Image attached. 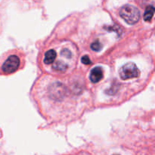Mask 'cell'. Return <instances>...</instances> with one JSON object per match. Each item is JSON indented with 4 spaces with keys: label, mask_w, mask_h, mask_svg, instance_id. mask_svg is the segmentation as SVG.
Returning a JSON list of instances; mask_svg holds the SVG:
<instances>
[{
    "label": "cell",
    "mask_w": 155,
    "mask_h": 155,
    "mask_svg": "<svg viewBox=\"0 0 155 155\" xmlns=\"http://www.w3.org/2000/svg\"><path fill=\"white\" fill-rule=\"evenodd\" d=\"M114 155H119V154H114Z\"/></svg>",
    "instance_id": "obj_11"
},
{
    "label": "cell",
    "mask_w": 155,
    "mask_h": 155,
    "mask_svg": "<svg viewBox=\"0 0 155 155\" xmlns=\"http://www.w3.org/2000/svg\"><path fill=\"white\" fill-rule=\"evenodd\" d=\"M91 48L95 51H100L102 48V45L99 40H96L91 44Z\"/></svg>",
    "instance_id": "obj_8"
},
{
    "label": "cell",
    "mask_w": 155,
    "mask_h": 155,
    "mask_svg": "<svg viewBox=\"0 0 155 155\" xmlns=\"http://www.w3.org/2000/svg\"><path fill=\"white\" fill-rule=\"evenodd\" d=\"M61 54L62 55H64L68 58L71 57V52L68 49H64L63 51H61Z\"/></svg>",
    "instance_id": "obj_10"
},
{
    "label": "cell",
    "mask_w": 155,
    "mask_h": 155,
    "mask_svg": "<svg viewBox=\"0 0 155 155\" xmlns=\"http://www.w3.org/2000/svg\"><path fill=\"white\" fill-rule=\"evenodd\" d=\"M82 63L84 64H92V61H90V59H89V56L88 55H84L82 57Z\"/></svg>",
    "instance_id": "obj_9"
},
{
    "label": "cell",
    "mask_w": 155,
    "mask_h": 155,
    "mask_svg": "<svg viewBox=\"0 0 155 155\" xmlns=\"http://www.w3.org/2000/svg\"><path fill=\"white\" fill-rule=\"evenodd\" d=\"M53 68L57 71H61V72H64V71H65L68 69V66H67L66 64H64V62L58 61L53 64Z\"/></svg>",
    "instance_id": "obj_7"
},
{
    "label": "cell",
    "mask_w": 155,
    "mask_h": 155,
    "mask_svg": "<svg viewBox=\"0 0 155 155\" xmlns=\"http://www.w3.org/2000/svg\"><path fill=\"white\" fill-rule=\"evenodd\" d=\"M121 18L129 24H135L140 19V12L135 6L126 5L121 8L120 11Z\"/></svg>",
    "instance_id": "obj_1"
},
{
    "label": "cell",
    "mask_w": 155,
    "mask_h": 155,
    "mask_svg": "<svg viewBox=\"0 0 155 155\" xmlns=\"http://www.w3.org/2000/svg\"><path fill=\"white\" fill-rule=\"evenodd\" d=\"M119 75L122 80H127L139 77L140 71L134 63L129 62L120 69Z\"/></svg>",
    "instance_id": "obj_2"
},
{
    "label": "cell",
    "mask_w": 155,
    "mask_h": 155,
    "mask_svg": "<svg viewBox=\"0 0 155 155\" xmlns=\"http://www.w3.org/2000/svg\"><path fill=\"white\" fill-rule=\"evenodd\" d=\"M20 65V59L16 55H11L6 59L2 65V71L5 74H12L18 70Z\"/></svg>",
    "instance_id": "obj_3"
},
{
    "label": "cell",
    "mask_w": 155,
    "mask_h": 155,
    "mask_svg": "<svg viewBox=\"0 0 155 155\" xmlns=\"http://www.w3.org/2000/svg\"><path fill=\"white\" fill-rule=\"evenodd\" d=\"M155 12V8L152 5H149L145 9V14H144V20L145 21H151Z\"/></svg>",
    "instance_id": "obj_6"
},
{
    "label": "cell",
    "mask_w": 155,
    "mask_h": 155,
    "mask_svg": "<svg viewBox=\"0 0 155 155\" xmlns=\"http://www.w3.org/2000/svg\"><path fill=\"white\" fill-rule=\"evenodd\" d=\"M56 52L54 50L50 49L46 51L45 54V58H44V63L45 64H49L53 63L55 60Z\"/></svg>",
    "instance_id": "obj_5"
},
{
    "label": "cell",
    "mask_w": 155,
    "mask_h": 155,
    "mask_svg": "<svg viewBox=\"0 0 155 155\" xmlns=\"http://www.w3.org/2000/svg\"><path fill=\"white\" fill-rule=\"evenodd\" d=\"M90 80L93 83H97L101 81V79L103 78V70L100 67H96L94 68L91 71L90 75H89Z\"/></svg>",
    "instance_id": "obj_4"
}]
</instances>
